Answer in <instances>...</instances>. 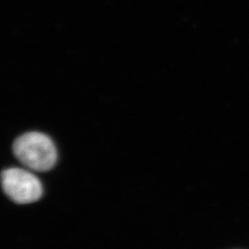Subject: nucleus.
<instances>
[{"instance_id": "obj_1", "label": "nucleus", "mask_w": 249, "mask_h": 249, "mask_svg": "<svg viewBox=\"0 0 249 249\" xmlns=\"http://www.w3.org/2000/svg\"><path fill=\"white\" fill-rule=\"evenodd\" d=\"M13 152L22 164L37 172L52 169L57 160L52 140L39 132H29L18 137L13 144Z\"/></svg>"}, {"instance_id": "obj_2", "label": "nucleus", "mask_w": 249, "mask_h": 249, "mask_svg": "<svg viewBox=\"0 0 249 249\" xmlns=\"http://www.w3.org/2000/svg\"><path fill=\"white\" fill-rule=\"evenodd\" d=\"M5 194L18 204H28L38 200L43 195L40 180L26 170L9 168L1 175Z\"/></svg>"}]
</instances>
